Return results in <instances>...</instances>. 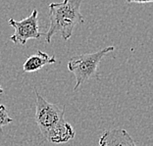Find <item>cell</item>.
Wrapping results in <instances>:
<instances>
[{
    "label": "cell",
    "mask_w": 153,
    "mask_h": 146,
    "mask_svg": "<svg viewBox=\"0 0 153 146\" xmlns=\"http://www.w3.org/2000/svg\"><path fill=\"white\" fill-rule=\"evenodd\" d=\"M81 5V0H65L49 4V27L45 36L47 43L56 33H60L63 39L68 40L76 26L85 22L79 12Z\"/></svg>",
    "instance_id": "cell-1"
},
{
    "label": "cell",
    "mask_w": 153,
    "mask_h": 146,
    "mask_svg": "<svg viewBox=\"0 0 153 146\" xmlns=\"http://www.w3.org/2000/svg\"><path fill=\"white\" fill-rule=\"evenodd\" d=\"M114 50V46H108L97 52H93V53H86L72 57L68 62V70L72 74H74L76 81L74 90H76L79 85L88 79L98 78L97 68H98L99 63L106 54Z\"/></svg>",
    "instance_id": "cell-2"
},
{
    "label": "cell",
    "mask_w": 153,
    "mask_h": 146,
    "mask_svg": "<svg viewBox=\"0 0 153 146\" xmlns=\"http://www.w3.org/2000/svg\"><path fill=\"white\" fill-rule=\"evenodd\" d=\"M36 92V115H34V121L39 127L41 133H45L46 131L55 126L58 122L64 119L65 115V106L62 108L57 104H53L46 101L43 96L34 88Z\"/></svg>",
    "instance_id": "cell-3"
},
{
    "label": "cell",
    "mask_w": 153,
    "mask_h": 146,
    "mask_svg": "<svg viewBox=\"0 0 153 146\" xmlns=\"http://www.w3.org/2000/svg\"><path fill=\"white\" fill-rule=\"evenodd\" d=\"M8 24L14 27L15 33L10 36V40L16 44L25 45L29 39H38L41 36L38 27V11L33 10L32 14L22 21L9 19Z\"/></svg>",
    "instance_id": "cell-4"
},
{
    "label": "cell",
    "mask_w": 153,
    "mask_h": 146,
    "mask_svg": "<svg viewBox=\"0 0 153 146\" xmlns=\"http://www.w3.org/2000/svg\"><path fill=\"white\" fill-rule=\"evenodd\" d=\"M43 137L51 143H66L75 137L76 133L74 127L65 121V118L49 128L46 133H43Z\"/></svg>",
    "instance_id": "cell-5"
},
{
    "label": "cell",
    "mask_w": 153,
    "mask_h": 146,
    "mask_svg": "<svg viewBox=\"0 0 153 146\" xmlns=\"http://www.w3.org/2000/svg\"><path fill=\"white\" fill-rule=\"evenodd\" d=\"M99 146H137L126 130L114 128L106 130L99 138Z\"/></svg>",
    "instance_id": "cell-6"
},
{
    "label": "cell",
    "mask_w": 153,
    "mask_h": 146,
    "mask_svg": "<svg viewBox=\"0 0 153 146\" xmlns=\"http://www.w3.org/2000/svg\"><path fill=\"white\" fill-rule=\"evenodd\" d=\"M56 63V58L54 56H50L45 52L38 50L36 54L33 55L27 58L23 65V70L26 73H33L39 71L46 65H51Z\"/></svg>",
    "instance_id": "cell-7"
},
{
    "label": "cell",
    "mask_w": 153,
    "mask_h": 146,
    "mask_svg": "<svg viewBox=\"0 0 153 146\" xmlns=\"http://www.w3.org/2000/svg\"><path fill=\"white\" fill-rule=\"evenodd\" d=\"M13 119L9 116L7 109L4 105H0V128L12 123Z\"/></svg>",
    "instance_id": "cell-8"
},
{
    "label": "cell",
    "mask_w": 153,
    "mask_h": 146,
    "mask_svg": "<svg viewBox=\"0 0 153 146\" xmlns=\"http://www.w3.org/2000/svg\"><path fill=\"white\" fill-rule=\"evenodd\" d=\"M128 3H135V4H146V3H151L152 0H145V1H137V0H131V1H128Z\"/></svg>",
    "instance_id": "cell-9"
},
{
    "label": "cell",
    "mask_w": 153,
    "mask_h": 146,
    "mask_svg": "<svg viewBox=\"0 0 153 146\" xmlns=\"http://www.w3.org/2000/svg\"><path fill=\"white\" fill-rule=\"evenodd\" d=\"M4 92V90L2 89V87H1V85H0V94H2V93Z\"/></svg>",
    "instance_id": "cell-10"
}]
</instances>
